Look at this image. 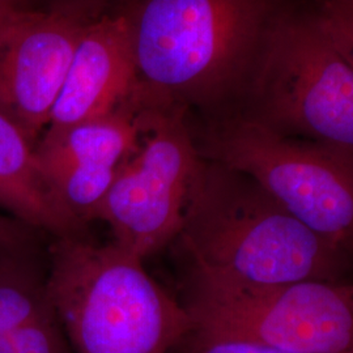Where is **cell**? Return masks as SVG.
Masks as SVG:
<instances>
[{"label": "cell", "instance_id": "cell-9", "mask_svg": "<svg viewBox=\"0 0 353 353\" xmlns=\"http://www.w3.org/2000/svg\"><path fill=\"white\" fill-rule=\"evenodd\" d=\"M83 29L64 14L20 13L0 32V109L34 145L50 122Z\"/></svg>", "mask_w": 353, "mask_h": 353}, {"label": "cell", "instance_id": "cell-5", "mask_svg": "<svg viewBox=\"0 0 353 353\" xmlns=\"http://www.w3.org/2000/svg\"><path fill=\"white\" fill-rule=\"evenodd\" d=\"M192 327L292 353H353V288L343 281L252 284L191 265Z\"/></svg>", "mask_w": 353, "mask_h": 353}, {"label": "cell", "instance_id": "cell-16", "mask_svg": "<svg viewBox=\"0 0 353 353\" xmlns=\"http://www.w3.org/2000/svg\"><path fill=\"white\" fill-rule=\"evenodd\" d=\"M20 13L13 7L12 0H0V32L10 26Z\"/></svg>", "mask_w": 353, "mask_h": 353}, {"label": "cell", "instance_id": "cell-2", "mask_svg": "<svg viewBox=\"0 0 353 353\" xmlns=\"http://www.w3.org/2000/svg\"><path fill=\"white\" fill-rule=\"evenodd\" d=\"M46 294L75 353H169L192 328L143 259L115 242L55 237Z\"/></svg>", "mask_w": 353, "mask_h": 353}, {"label": "cell", "instance_id": "cell-4", "mask_svg": "<svg viewBox=\"0 0 353 353\" xmlns=\"http://www.w3.org/2000/svg\"><path fill=\"white\" fill-rule=\"evenodd\" d=\"M128 20L140 93L188 106L240 83L272 12L271 0H144Z\"/></svg>", "mask_w": 353, "mask_h": 353}, {"label": "cell", "instance_id": "cell-10", "mask_svg": "<svg viewBox=\"0 0 353 353\" xmlns=\"http://www.w3.org/2000/svg\"><path fill=\"white\" fill-rule=\"evenodd\" d=\"M138 90V70L127 17L84 26L45 131H59L113 113Z\"/></svg>", "mask_w": 353, "mask_h": 353}, {"label": "cell", "instance_id": "cell-6", "mask_svg": "<svg viewBox=\"0 0 353 353\" xmlns=\"http://www.w3.org/2000/svg\"><path fill=\"white\" fill-rule=\"evenodd\" d=\"M195 145L203 160L250 176L305 225L350 252L352 156L283 135L250 115L216 122Z\"/></svg>", "mask_w": 353, "mask_h": 353}, {"label": "cell", "instance_id": "cell-3", "mask_svg": "<svg viewBox=\"0 0 353 353\" xmlns=\"http://www.w3.org/2000/svg\"><path fill=\"white\" fill-rule=\"evenodd\" d=\"M352 0L272 17L256 54L254 119L352 156Z\"/></svg>", "mask_w": 353, "mask_h": 353}, {"label": "cell", "instance_id": "cell-8", "mask_svg": "<svg viewBox=\"0 0 353 353\" xmlns=\"http://www.w3.org/2000/svg\"><path fill=\"white\" fill-rule=\"evenodd\" d=\"M139 106L134 96L113 113L45 131L34 147L38 169L51 191L84 225L96 220L121 165L138 148Z\"/></svg>", "mask_w": 353, "mask_h": 353}, {"label": "cell", "instance_id": "cell-14", "mask_svg": "<svg viewBox=\"0 0 353 353\" xmlns=\"http://www.w3.org/2000/svg\"><path fill=\"white\" fill-rule=\"evenodd\" d=\"M169 353H292L192 327Z\"/></svg>", "mask_w": 353, "mask_h": 353}, {"label": "cell", "instance_id": "cell-7", "mask_svg": "<svg viewBox=\"0 0 353 353\" xmlns=\"http://www.w3.org/2000/svg\"><path fill=\"white\" fill-rule=\"evenodd\" d=\"M186 106L141 100L138 148L121 165L96 220L114 242L144 259L182 232L194 181L202 164L186 125Z\"/></svg>", "mask_w": 353, "mask_h": 353}, {"label": "cell", "instance_id": "cell-11", "mask_svg": "<svg viewBox=\"0 0 353 353\" xmlns=\"http://www.w3.org/2000/svg\"><path fill=\"white\" fill-rule=\"evenodd\" d=\"M34 143L0 109V208L16 220L55 237L84 234L38 169Z\"/></svg>", "mask_w": 353, "mask_h": 353}, {"label": "cell", "instance_id": "cell-13", "mask_svg": "<svg viewBox=\"0 0 353 353\" xmlns=\"http://www.w3.org/2000/svg\"><path fill=\"white\" fill-rule=\"evenodd\" d=\"M0 353H75L54 309L0 335Z\"/></svg>", "mask_w": 353, "mask_h": 353}, {"label": "cell", "instance_id": "cell-15", "mask_svg": "<svg viewBox=\"0 0 353 353\" xmlns=\"http://www.w3.org/2000/svg\"><path fill=\"white\" fill-rule=\"evenodd\" d=\"M33 228L0 212V265L24 259L33 239Z\"/></svg>", "mask_w": 353, "mask_h": 353}, {"label": "cell", "instance_id": "cell-1", "mask_svg": "<svg viewBox=\"0 0 353 353\" xmlns=\"http://www.w3.org/2000/svg\"><path fill=\"white\" fill-rule=\"evenodd\" d=\"M178 239L191 265L252 284L341 281L350 252L250 176L203 159Z\"/></svg>", "mask_w": 353, "mask_h": 353}, {"label": "cell", "instance_id": "cell-12", "mask_svg": "<svg viewBox=\"0 0 353 353\" xmlns=\"http://www.w3.org/2000/svg\"><path fill=\"white\" fill-rule=\"evenodd\" d=\"M52 310L45 283L24 259L0 265V335Z\"/></svg>", "mask_w": 353, "mask_h": 353}]
</instances>
